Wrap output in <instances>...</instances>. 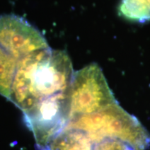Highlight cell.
<instances>
[{
  "mask_svg": "<svg viewBox=\"0 0 150 150\" xmlns=\"http://www.w3.org/2000/svg\"><path fill=\"white\" fill-rule=\"evenodd\" d=\"M74 72L66 52L50 47L42 49L20 62L7 99L22 110L23 116L69 107Z\"/></svg>",
  "mask_w": 150,
  "mask_h": 150,
  "instance_id": "6da1fadb",
  "label": "cell"
},
{
  "mask_svg": "<svg viewBox=\"0 0 150 150\" xmlns=\"http://www.w3.org/2000/svg\"><path fill=\"white\" fill-rule=\"evenodd\" d=\"M66 126L83 131L93 142L115 138L129 144L135 150H145L150 145L149 132L117 102L97 111L70 117Z\"/></svg>",
  "mask_w": 150,
  "mask_h": 150,
  "instance_id": "7a4b0ae2",
  "label": "cell"
},
{
  "mask_svg": "<svg viewBox=\"0 0 150 150\" xmlns=\"http://www.w3.org/2000/svg\"><path fill=\"white\" fill-rule=\"evenodd\" d=\"M44 38L22 17L0 16V95L7 98L11 73L17 62Z\"/></svg>",
  "mask_w": 150,
  "mask_h": 150,
  "instance_id": "3957f363",
  "label": "cell"
},
{
  "mask_svg": "<svg viewBox=\"0 0 150 150\" xmlns=\"http://www.w3.org/2000/svg\"><path fill=\"white\" fill-rule=\"evenodd\" d=\"M117 102L102 69L96 63L74 72L69 118L91 113Z\"/></svg>",
  "mask_w": 150,
  "mask_h": 150,
  "instance_id": "277c9868",
  "label": "cell"
},
{
  "mask_svg": "<svg viewBox=\"0 0 150 150\" xmlns=\"http://www.w3.org/2000/svg\"><path fill=\"white\" fill-rule=\"evenodd\" d=\"M93 142L80 129L65 127L53 138L46 150H93Z\"/></svg>",
  "mask_w": 150,
  "mask_h": 150,
  "instance_id": "5b68a950",
  "label": "cell"
},
{
  "mask_svg": "<svg viewBox=\"0 0 150 150\" xmlns=\"http://www.w3.org/2000/svg\"><path fill=\"white\" fill-rule=\"evenodd\" d=\"M119 13L124 18L132 21H149L150 0H122Z\"/></svg>",
  "mask_w": 150,
  "mask_h": 150,
  "instance_id": "8992f818",
  "label": "cell"
},
{
  "mask_svg": "<svg viewBox=\"0 0 150 150\" xmlns=\"http://www.w3.org/2000/svg\"><path fill=\"white\" fill-rule=\"evenodd\" d=\"M93 150H135L129 144L115 138H106L93 142Z\"/></svg>",
  "mask_w": 150,
  "mask_h": 150,
  "instance_id": "52a82bcc",
  "label": "cell"
}]
</instances>
